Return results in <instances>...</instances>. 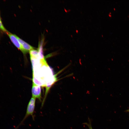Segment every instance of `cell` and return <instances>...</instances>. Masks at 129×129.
I'll return each mask as SVG.
<instances>
[{
	"mask_svg": "<svg viewBox=\"0 0 129 129\" xmlns=\"http://www.w3.org/2000/svg\"><path fill=\"white\" fill-rule=\"evenodd\" d=\"M36 99L32 97L30 99L27 106L26 114L18 126L22 124L29 116H32L34 118V114L35 106Z\"/></svg>",
	"mask_w": 129,
	"mask_h": 129,
	"instance_id": "cell-1",
	"label": "cell"
},
{
	"mask_svg": "<svg viewBox=\"0 0 129 129\" xmlns=\"http://www.w3.org/2000/svg\"><path fill=\"white\" fill-rule=\"evenodd\" d=\"M40 86L33 83L32 93V97L38 99L40 101L41 100V91Z\"/></svg>",
	"mask_w": 129,
	"mask_h": 129,
	"instance_id": "cell-2",
	"label": "cell"
},
{
	"mask_svg": "<svg viewBox=\"0 0 129 129\" xmlns=\"http://www.w3.org/2000/svg\"><path fill=\"white\" fill-rule=\"evenodd\" d=\"M22 48L24 54H25L35 48L16 35Z\"/></svg>",
	"mask_w": 129,
	"mask_h": 129,
	"instance_id": "cell-3",
	"label": "cell"
},
{
	"mask_svg": "<svg viewBox=\"0 0 129 129\" xmlns=\"http://www.w3.org/2000/svg\"><path fill=\"white\" fill-rule=\"evenodd\" d=\"M6 33L14 44L24 54V52L22 48L18 39L16 37V35L12 34L8 32H7Z\"/></svg>",
	"mask_w": 129,
	"mask_h": 129,
	"instance_id": "cell-4",
	"label": "cell"
},
{
	"mask_svg": "<svg viewBox=\"0 0 129 129\" xmlns=\"http://www.w3.org/2000/svg\"><path fill=\"white\" fill-rule=\"evenodd\" d=\"M88 123H83V124L86 125L89 129H93L91 125V120L89 118H88Z\"/></svg>",
	"mask_w": 129,
	"mask_h": 129,
	"instance_id": "cell-5",
	"label": "cell"
},
{
	"mask_svg": "<svg viewBox=\"0 0 129 129\" xmlns=\"http://www.w3.org/2000/svg\"><path fill=\"white\" fill-rule=\"evenodd\" d=\"M0 29L4 32L6 33L8 32L3 26L0 18Z\"/></svg>",
	"mask_w": 129,
	"mask_h": 129,
	"instance_id": "cell-6",
	"label": "cell"
},
{
	"mask_svg": "<svg viewBox=\"0 0 129 129\" xmlns=\"http://www.w3.org/2000/svg\"><path fill=\"white\" fill-rule=\"evenodd\" d=\"M128 112H129V109H128Z\"/></svg>",
	"mask_w": 129,
	"mask_h": 129,
	"instance_id": "cell-7",
	"label": "cell"
}]
</instances>
